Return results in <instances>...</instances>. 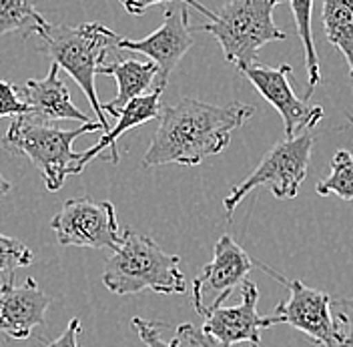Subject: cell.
Masks as SVG:
<instances>
[{
  "instance_id": "obj_1",
  "label": "cell",
  "mask_w": 353,
  "mask_h": 347,
  "mask_svg": "<svg viewBox=\"0 0 353 347\" xmlns=\"http://www.w3.org/2000/svg\"><path fill=\"white\" fill-rule=\"evenodd\" d=\"M255 109L239 101L209 105L197 99H181L161 109L159 127L143 157V169L161 165L197 167L219 155L231 143V132L243 127Z\"/></svg>"
},
{
  "instance_id": "obj_2",
  "label": "cell",
  "mask_w": 353,
  "mask_h": 347,
  "mask_svg": "<svg viewBox=\"0 0 353 347\" xmlns=\"http://www.w3.org/2000/svg\"><path fill=\"white\" fill-rule=\"evenodd\" d=\"M103 285L114 295H134L145 289L161 295L187 291L181 257L163 251L153 239L132 229L123 231L121 247L105 263Z\"/></svg>"
},
{
  "instance_id": "obj_3",
  "label": "cell",
  "mask_w": 353,
  "mask_h": 347,
  "mask_svg": "<svg viewBox=\"0 0 353 347\" xmlns=\"http://www.w3.org/2000/svg\"><path fill=\"white\" fill-rule=\"evenodd\" d=\"M37 37L43 43L41 50L79 83L97 115V121L103 125V129L109 130L107 115L99 101L94 79L99 75V66L105 65L107 52L110 48H117L119 34L99 22H85L79 26L46 22L37 30Z\"/></svg>"
},
{
  "instance_id": "obj_4",
  "label": "cell",
  "mask_w": 353,
  "mask_h": 347,
  "mask_svg": "<svg viewBox=\"0 0 353 347\" xmlns=\"http://www.w3.org/2000/svg\"><path fill=\"white\" fill-rule=\"evenodd\" d=\"M101 129L103 125L99 121L83 123L79 129H59L54 123H43L30 115H21L8 125L2 137V147L17 157H26L39 169L44 187L54 193L77 169L79 152L72 151V143L87 132Z\"/></svg>"
},
{
  "instance_id": "obj_5",
  "label": "cell",
  "mask_w": 353,
  "mask_h": 347,
  "mask_svg": "<svg viewBox=\"0 0 353 347\" xmlns=\"http://www.w3.org/2000/svg\"><path fill=\"white\" fill-rule=\"evenodd\" d=\"M283 0H231L217 12V21L199 26L217 39L227 63L245 66L257 63L265 44L285 41V32L273 22V10Z\"/></svg>"
},
{
  "instance_id": "obj_6",
  "label": "cell",
  "mask_w": 353,
  "mask_h": 347,
  "mask_svg": "<svg viewBox=\"0 0 353 347\" xmlns=\"http://www.w3.org/2000/svg\"><path fill=\"white\" fill-rule=\"evenodd\" d=\"M313 151V137L301 132L295 139H285L275 145L261 159L255 171L249 175L241 185H235L231 193L223 199V209L231 221L233 211L239 207L245 197L253 189L267 187L277 199H295L301 183L305 181Z\"/></svg>"
},
{
  "instance_id": "obj_7",
  "label": "cell",
  "mask_w": 353,
  "mask_h": 347,
  "mask_svg": "<svg viewBox=\"0 0 353 347\" xmlns=\"http://www.w3.org/2000/svg\"><path fill=\"white\" fill-rule=\"evenodd\" d=\"M255 267L263 269L265 273L279 283H283L289 291L285 301L277 305L275 313L267 315V326L295 327L305 333L309 339L319 347H341L343 346V331L339 321L333 315L331 297L325 291L313 289L299 279H285L281 273L273 271L261 261H255Z\"/></svg>"
},
{
  "instance_id": "obj_8",
  "label": "cell",
  "mask_w": 353,
  "mask_h": 347,
  "mask_svg": "<svg viewBox=\"0 0 353 347\" xmlns=\"http://www.w3.org/2000/svg\"><path fill=\"white\" fill-rule=\"evenodd\" d=\"M50 229L57 233V241L65 247L92 251L109 249L114 253L123 243L114 205L92 197L66 199L59 213L50 219Z\"/></svg>"
},
{
  "instance_id": "obj_9",
  "label": "cell",
  "mask_w": 353,
  "mask_h": 347,
  "mask_svg": "<svg viewBox=\"0 0 353 347\" xmlns=\"http://www.w3.org/2000/svg\"><path fill=\"white\" fill-rule=\"evenodd\" d=\"M255 261L231 235H221L213 247V259L193 279V307L203 319L229 299L235 287L247 281Z\"/></svg>"
},
{
  "instance_id": "obj_10",
  "label": "cell",
  "mask_w": 353,
  "mask_h": 347,
  "mask_svg": "<svg viewBox=\"0 0 353 347\" xmlns=\"http://www.w3.org/2000/svg\"><path fill=\"white\" fill-rule=\"evenodd\" d=\"M241 72L251 81V85L257 88V92L267 103H271L285 123V137L295 139L303 130L317 127V123L323 119V109L317 105H309L307 101L297 99L295 90L291 87V66L281 65L277 68L255 65L245 66Z\"/></svg>"
},
{
  "instance_id": "obj_11",
  "label": "cell",
  "mask_w": 353,
  "mask_h": 347,
  "mask_svg": "<svg viewBox=\"0 0 353 347\" xmlns=\"http://www.w3.org/2000/svg\"><path fill=\"white\" fill-rule=\"evenodd\" d=\"M193 46L191 26H189V8L187 6H171L165 10L163 24L151 32L149 37L141 41H131L119 37L117 48L119 50H131L145 54L159 66V79L157 85H165L169 77L173 75L181 59L187 54V50Z\"/></svg>"
},
{
  "instance_id": "obj_12",
  "label": "cell",
  "mask_w": 353,
  "mask_h": 347,
  "mask_svg": "<svg viewBox=\"0 0 353 347\" xmlns=\"http://www.w3.org/2000/svg\"><path fill=\"white\" fill-rule=\"evenodd\" d=\"M50 297L34 277L19 285L10 273L0 285V333L10 339H28L37 327L44 326Z\"/></svg>"
},
{
  "instance_id": "obj_13",
  "label": "cell",
  "mask_w": 353,
  "mask_h": 347,
  "mask_svg": "<svg viewBox=\"0 0 353 347\" xmlns=\"http://www.w3.org/2000/svg\"><path fill=\"white\" fill-rule=\"evenodd\" d=\"M259 289L257 283L247 281L241 285V304L233 307L221 305L203 324V331L213 335L223 346L249 344L251 347L261 346V331L267 329V317L257 313Z\"/></svg>"
},
{
  "instance_id": "obj_14",
  "label": "cell",
  "mask_w": 353,
  "mask_h": 347,
  "mask_svg": "<svg viewBox=\"0 0 353 347\" xmlns=\"http://www.w3.org/2000/svg\"><path fill=\"white\" fill-rule=\"evenodd\" d=\"M19 95L24 101L28 115L43 123H57V121H81L90 123V117L70 99V92L66 88L65 81L61 77L59 65H50L48 75L44 79H30L22 87H19Z\"/></svg>"
},
{
  "instance_id": "obj_15",
  "label": "cell",
  "mask_w": 353,
  "mask_h": 347,
  "mask_svg": "<svg viewBox=\"0 0 353 347\" xmlns=\"http://www.w3.org/2000/svg\"><path fill=\"white\" fill-rule=\"evenodd\" d=\"M163 90H165V85H157L154 90L143 95V97H139V99H134V101H131L125 109L121 110V117L117 119V125H114L112 129L107 130V132L103 135V139H101L94 147H90L87 151L79 152V161H77L74 175L83 173L88 163H90L92 159H97V157H103V152L107 151V149H109L107 161L112 163V165H117V163H119L117 141H119L125 132H129L131 129H134V127H141V125H145V123H149V121L161 117V97H163Z\"/></svg>"
},
{
  "instance_id": "obj_16",
  "label": "cell",
  "mask_w": 353,
  "mask_h": 347,
  "mask_svg": "<svg viewBox=\"0 0 353 347\" xmlns=\"http://www.w3.org/2000/svg\"><path fill=\"white\" fill-rule=\"evenodd\" d=\"M99 75H107L117 81V97L103 105L105 115L109 112L110 117H121V110L125 109L131 101L147 95L154 81L159 79V66L153 61L141 63V61H114V63H105L99 66Z\"/></svg>"
},
{
  "instance_id": "obj_17",
  "label": "cell",
  "mask_w": 353,
  "mask_h": 347,
  "mask_svg": "<svg viewBox=\"0 0 353 347\" xmlns=\"http://www.w3.org/2000/svg\"><path fill=\"white\" fill-rule=\"evenodd\" d=\"M321 21L327 41L343 52L353 79V0H323Z\"/></svg>"
},
{
  "instance_id": "obj_18",
  "label": "cell",
  "mask_w": 353,
  "mask_h": 347,
  "mask_svg": "<svg viewBox=\"0 0 353 347\" xmlns=\"http://www.w3.org/2000/svg\"><path fill=\"white\" fill-rule=\"evenodd\" d=\"M39 0H0V37L21 32L22 37L37 34L46 19L37 10Z\"/></svg>"
},
{
  "instance_id": "obj_19",
  "label": "cell",
  "mask_w": 353,
  "mask_h": 347,
  "mask_svg": "<svg viewBox=\"0 0 353 347\" xmlns=\"http://www.w3.org/2000/svg\"><path fill=\"white\" fill-rule=\"evenodd\" d=\"M289 4H291V12H293L295 26H297V34L305 48V66H307L309 77V90L305 95V101H307L321 81V68H319V59H317V50H315V43H313V30H311L313 0H289Z\"/></svg>"
},
{
  "instance_id": "obj_20",
  "label": "cell",
  "mask_w": 353,
  "mask_h": 347,
  "mask_svg": "<svg viewBox=\"0 0 353 347\" xmlns=\"http://www.w3.org/2000/svg\"><path fill=\"white\" fill-rule=\"evenodd\" d=\"M317 195H337L353 203V155L337 151L331 159V173L315 187Z\"/></svg>"
},
{
  "instance_id": "obj_21",
  "label": "cell",
  "mask_w": 353,
  "mask_h": 347,
  "mask_svg": "<svg viewBox=\"0 0 353 347\" xmlns=\"http://www.w3.org/2000/svg\"><path fill=\"white\" fill-rule=\"evenodd\" d=\"M34 261L32 249L22 241L0 233V273H14Z\"/></svg>"
},
{
  "instance_id": "obj_22",
  "label": "cell",
  "mask_w": 353,
  "mask_h": 347,
  "mask_svg": "<svg viewBox=\"0 0 353 347\" xmlns=\"http://www.w3.org/2000/svg\"><path fill=\"white\" fill-rule=\"evenodd\" d=\"M131 326L147 347H181V337L176 333L171 341L163 339V329H167V324L143 319V317H132Z\"/></svg>"
},
{
  "instance_id": "obj_23",
  "label": "cell",
  "mask_w": 353,
  "mask_h": 347,
  "mask_svg": "<svg viewBox=\"0 0 353 347\" xmlns=\"http://www.w3.org/2000/svg\"><path fill=\"white\" fill-rule=\"evenodd\" d=\"M21 115H28V109L19 95V87L0 79V119H14Z\"/></svg>"
},
{
  "instance_id": "obj_24",
  "label": "cell",
  "mask_w": 353,
  "mask_h": 347,
  "mask_svg": "<svg viewBox=\"0 0 353 347\" xmlns=\"http://www.w3.org/2000/svg\"><path fill=\"white\" fill-rule=\"evenodd\" d=\"M121 4H123V8L132 14V17H141V14H145L147 12V8H151L154 4H161V2H183L185 6H193L195 10H199L201 14H205L207 19L211 22L217 21V12H213V10H209L207 6H203L199 0H119Z\"/></svg>"
},
{
  "instance_id": "obj_25",
  "label": "cell",
  "mask_w": 353,
  "mask_h": 347,
  "mask_svg": "<svg viewBox=\"0 0 353 347\" xmlns=\"http://www.w3.org/2000/svg\"><path fill=\"white\" fill-rule=\"evenodd\" d=\"M331 309L343 331V346L353 347V297L331 299Z\"/></svg>"
},
{
  "instance_id": "obj_26",
  "label": "cell",
  "mask_w": 353,
  "mask_h": 347,
  "mask_svg": "<svg viewBox=\"0 0 353 347\" xmlns=\"http://www.w3.org/2000/svg\"><path fill=\"white\" fill-rule=\"evenodd\" d=\"M175 333L181 339H187L191 346L195 347H227L223 346L221 341H217L213 335L205 333L201 327H195L193 324H183V326H179Z\"/></svg>"
},
{
  "instance_id": "obj_27",
  "label": "cell",
  "mask_w": 353,
  "mask_h": 347,
  "mask_svg": "<svg viewBox=\"0 0 353 347\" xmlns=\"http://www.w3.org/2000/svg\"><path fill=\"white\" fill-rule=\"evenodd\" d=\"M81 319L79 317H72L70 321H68V326L66 329L57 337V339H52L50 344H46V347H81L79 344V337H81Z\"/></svg>"
},
{
  "instance_id": "obj_28",
  "label": "cell",
  "mask_w": 353,
  "mask_h": 347,
  "mask_svg": "<svg viewBox=\"0 0 353 347\" xmlns=\"http://www.w3.org/2000/svg\"><path fill=\"white\" fill-rule=\"evenodd\" d=\"M10 189H12L10 181H8V179H4V175L0 173V201L10 193Z\"/></svg>"
}]
</instances>
